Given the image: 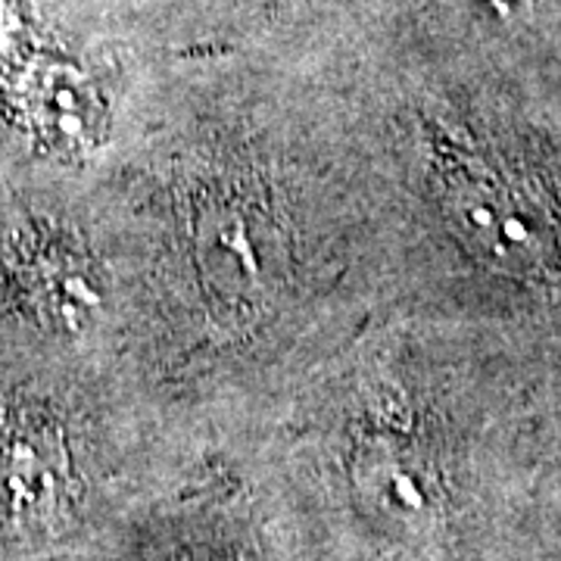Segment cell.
Listing matches in <instances>:
<instances>
[{"label": "cell", "instance_id": "3", "mask_svg": "<svg viewBox=\"0 0 561 561\" xmlns=\"http://www.w3.org/2000/svg\"><path fill=\"white\" fill-rule=\"evenodd\" d=\"M496 13H502V16H512V13H522V10H527V7H534L537 0H486Z\"/></svg>", "mask_w": 561, "mask_h": 561}, {"label": "cell", "instance_id": "1", "mask_svg": "<svg viewBox=\"0 0 561 561\" xmlns=\"http://www.w3.org/2000/svg\"><path fill=\"white\" fill-rule=\"evenodd\" d=\"M453 206L465 234L508 268H542L556 253L552 228L537 203L483 165L453 172Z\"/></svg>", "mask_w": 561, "mask_h": 561}, {"label": "cell", "instance_id": "2", "mask_svg": "<svg viewBox=\"0 0 561 561\" xmlns=\"http://www.w3.org/2000/svg\"><path fill=\"white\" fill-rule=\"evenodd\" d=\"M62 453L47 434L28 424L0 427V515L38 522L62 500Z\"/></svg>", "mask_w": 561, "mask_h": 561}]
</instances>
